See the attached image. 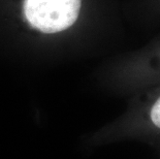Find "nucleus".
I'll return each instance as SVG.
<instances>
[{
  "label": "nucleus",
  "instance_id": "f03ea898",
  "mask_svg": "<svg viewBox=\"0 0 160 159\" xmlns=\"http://www.w3.org/2000/svg\"><path fill=\"white\" fill-rule=\"evenodd\" d=\"M150 117H151L153 124L160 128V97L152 107L151 112H150Z\"/></svg>",
  "mask_w": 160,
  "mask_h": 159
},
{
  "label": "nucleus",
  "instance_id": "f257e3e1",
  "mask_svg": "<svg viewBox=\"0 0 160 159\" xmlns=\"http://www.w3.org/2000/svg\"><path fill=\"white\" fill-rule=\"evenodd\" d=\"M81 0H26V19L34 28L46 33L68 28L79 17Z\"/></svg>",
  "mask_w": 160,
  "mask_h": 159
}]
</instances>
